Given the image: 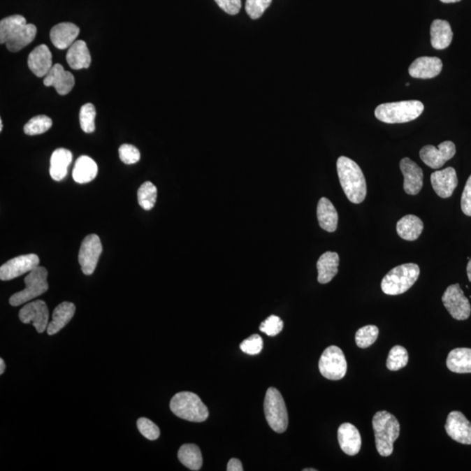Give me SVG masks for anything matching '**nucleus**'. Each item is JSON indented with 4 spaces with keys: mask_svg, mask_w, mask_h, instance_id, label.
I'll return each mask as SVG.
<instances>
[{
    "mask_svg": "<svg viewBox=\"0 0 471 471\" xmlns=\"http://www.w3.org/2000/svg\"><path fill=\"white\" fill-rule=\"evenodd\" d=\"M337 172L349 201L356 205L363 202L367 196V182L360 166L350 158L340 157L337 161Z\"/></svg>",
    "mask_w": 471,
    "mask_h": 471,
    "instance_id": "obj_1",
    "label": "nucleus"
},
{
    "mask_svg": "<svg viewBox=\"0 0 471 471\" xmlns=\"http://www.w3.org/2000/svg\"><path fill=\"white\" fill-rule=\"evenodd\" d=\"M376 449L382 456H389L393 451V442L400 435V423L388 411H379L372 417Z\"/></svg>",
    "mask_w": 471,
    "mask_h": 471,
    "instance_id": "obj_2",
    "label": "nucleus"
},
{
    "mask_svg": "<svg viewBox=\"0 0 471 471\" xmlns=\"http://www.w3.org/2000/svg\"><path fill=\"white\" fill-rule=\"evenodd\" d=\"M423 110L424 105L419 101H403L379 105L375 115L379 121L395 124L414 121Z\"/></svg>",
    "mask_w": 471,
    "mask_h": 471,
    "instance_id": "obj_3",
    "label": "nucleus"
},
{
    "mask_svg": "<svg viewBox=\"0 0 471 471\" xmlns=\"http://www.w3.org/2000/svg\"><path fill=\"white\" fill-rule=\"evenodd\" d=\"M420 268L416 263H404L389 270L382 281V290L388 295L406 293L416 282Z\"/></svg>",
    "mask_w": 471,
    "mask_h": 471,
    "instance_id": "obj_4",
    "label": "nucleus"
},
{
    "mask_svg": "<svg viewBox=\"0 0 471 471\" xmlns=\"http://www.w3.org/2000/svg\"><path fill=\"white\" fill-rule=\"evenodd\" d=\"M170 407L175 416L192 423H203L209 417L208 409L194 393H177L171 399Z\"/></svg>",
    "mask_w": 471,
    "mask_h": 471,
    "instance_id": "obj_5",
    "label": "nucleus"
},
{
    "mask_svg": "<svg viewBox=\"0 0 471 471\" xmlns=\"http://www.w3.org/2000/svg\"><path fill=\"white\" fill-rule=\"evenodd\" d=\"M48 276V270L44 267L38 266L31 270L24 277V284H26V288L23 291H19V293L14 294L10 298L9 302L10 305L19 307V305L27 303V302L45 294L49 288Z\"/></svg>",
    "mask_w": 471,
    "mask_h": 471,
    "instance_id": "obj_6",
    "label": "nucleus"
},
{
    "mask_svg": "<svg viewBox=\"0 0 471 471\" xmlns=\"http://www.w3.org/2000/svg\"><path fill=\"white\" fill-rule=\"evenodd\" d=\"M263 410L267 423L277 433H284L288 427V413L283 396L279 390L270 388L266 391Z\"/></svg>",
    "mask_w": 471,
    "mask_h": 471,
    "instance_id": "obj_7",
    "label": "nucleus"
},
{
    "mask_svg": "<svg viewBox=\"0 0 471 471\" xmlns=\"http://www.w3.org/2000/svg\"><path fill=\"white\" fill-rule=\"evenodd\" d=\"M319 368L321 374L331 381L345 377L347 363L343 351L336 346L328 347L319 358Z\"/></svg>",
    "mask_w": 471,
    "mask_h": 471,
    "instance_id": "obj_8",
    "label": "nucleus"
},
{
    "mask_svg": "<svg viewBox=\"0 0 471 471\" xmlns=\"http://www.w3.org/2000/svg\"><path fill=\"white\" fill-rule=\"evenodd\" d=\"M442 300L449 314L456 321H465L470 318L471 305L459 284L449 286L442 295Z\"/></svg>",
    "mask_w": 471,
    "mask_h": 471,
    "instance_id": "obj_9",
    "label": "nucleus"
},
{
    "mask_svg": "<svg viewBox=\"0 0 471 471\" xmlns=\"http://www.w3.org/2000/svg\"><path fill=\"white\" fill-rule=\"evenodd\" d=\"M103 252L101 239L96 234L87 236L80 246L79 263L85 275H92Z\"/></svg>",
    "mask_w": 471,
    "mask_h": 471,
    "instance_id": "obj_10",
    "label": "nucleus"
},
{
    "mask_svg": "<svg viewBox=\"0 0 471 471\" xmlns=\"http://www.w3.org/2000/svg\"><path fill=\"white\" fill-rule=\"evenodd\" d=\"M40 263V259L36 254H27L16 256L3 263L0 267V280L8 281L30 273L36 268Z\"/></svg>",
    "mask_w": 471,
    "mask_h": 471,
    "instance_id": "obj_11",
    "label": "nucleus"
},
{
    "mask_svg": "<svg viewBox=\"0 0 471 471\" xmlns=\"http://www.w3.org/2000/svg\"><path fill=\"white\" fill-rule=\"evenodd\" d=\"M456 152V145L451 140L442 143L438 147L433 145L424 146L420 150V157L427 166L437 170L452 159Z\"/></svg>",
    "mask_w": 471,
    "mask_h": 471,
    "instance_id": "obj_12",
    "label": "nucleus"
},
{
    "mask_svg": "<svg viewBox=\"0 0 471 471\" xmlns=\"http://www.w3.org/2000/svg\"><path fill=\"white\" fill-rule=\"evenodd\" d=\"M19 317L24 324H33L38 333L48 329L49 311L47 304L43 300H34L20 309Z\"/></svg>",
    "mask_w": 471,
    "mask_h": 471,
    "instance_id": "obj_13",
    "label": "nucleus"
},
{
    "mask_svg": "<svg viewBox=\"0 0 471 471\" xmlns=\"http://www.w3.org/2000/svg\"><path fill=\"white\" fill-rule=\"evenodd\" d=\"M446 433L459 444L471 445V423L459 411L449 413L445 424Z\"/></svg>",
    "mask_w": 471,
    "mask_h": 471,
    "instance_id": "obj_14",
    "label": "nucleus"
},
{
    "mask_svg": "<svg viewBox=\"0 0 471 471\" xmlns=\"http://www.w3.org/2000/svg\"><path fill=\"white\" fill-rule=\"evenodd\" d=\"M404 177V191L409 195H417L423 187V171L418 164L405 157L400 161Z\"/></svg>",
    "mask_w": 471,
    "mask_h": 471,
    "instance_id": "obj_15",
    "label": "nucleus"
},
{
    "mask_svg": "<svg viewBox=\"0 0 471 471\" xmlns=\"http://www.w3.org/2000/svg\"><path fill=\"white\" fill-rule=\"evenodd\" d=\"M431 184L437 196L442 198H451L458 184V175L454 168L449 167L431 174Z\"/></svg>",
    "mask_w": 471,
    "mask_h": 471,
    "instance_id": "obj_16",
    "label": "nucleus"
},
{
    "mask_svg": "<svg viewBox=\"0 0 471 471\" xmlns=\"http://www.w3.org/2000/svg\"><path fill=\"white\" fill-rule=\"evenodd\" d=\"M43 83L45 87H54L61 96H66L71 92L75 80L72 73L66 71L61 64H55L45 75Z\"/></svg>",
    "mask_w": 471,
    "mask_h": 471,
    "instance_id": "obj_17",
    "label": "nucleus"
},
{
    "mask_svg": "<svg viewBox=\"0 0 471 471\" xmlns=\"http://www.w3.org/2000/svg\"><path fill=\"white\" fill-rule=\"evenodd\" d=\"M442 69V62L437 57L417 58L410 65L409 73L411 77L416 79H432L440 75Z\"/></svg>",
    "mask_w": 471,
    "mask_h": 471,
    "instance_id": "obj_18",
    "label": "nucleus"
},
{
    "mask_svg": "<svg viewBox=\"0 0 471 471\" xmlns=\"http://www.w3.org/2000/svg\"><path fill=\"white\" fill-rule=\"evenodd\" d=\"M28 66L31 72L38 77H44L50 72L52 66V57L48 45H41L35 48L28 56Z\"/></svg>",
    "mask_w": 471,
    "mask_h": 471,
    "instance_id": "obj_19",
    "label": "nucleus"
},
{
    "mask_svg": "<svg viewBox=\"0 0 471 471\" xmlns=\"http://www.w3.org/2000/svg\"><path fill=\"white\" fill-rule=\"evenodd\" d=\"M338 441L340 448L347 455L355 456L361 451V434L353 424L347 423L340 425L338 430Z\"/></svg>",
    "mask_w": 471,
    "mask_h": 471,
    "instance_id": "obj_20",
    "label": "nucleus"
},
{
    "mask_svg": "<svg viewBox=\"0 0 471 471\" xmlns=\"http://www.w3.org/2000/svg\"><path fill=\"white\" fill-rule=\"evenodd\" d=\"M80 34V28L69 22L59 23L52 28L50 38L52 43L59 49H66L75 43Z\"/></svg>",
    "mask_w": 471,
    "mask_h": 471,
    "instance_id": "obj_21",
    "label": "nucleus"
},
{
    "mask_svg": "<svg viewBox=\"0 0 471 471\" xmlns=\"http://www.w3.org/2000/svg\"><path fill=\"white\" fill-rule=\"evenodd\" d=\"M75 314V305L71 302H63L52 312V321L49 322L47 332L48 335H55L68 324Z\"/></svg>",
    "mask_w": 471,
    "mask_h": 471,
    "instance_id": "obj_22",
    "label": "nucleus"
},
{
    "mask_svg": "<svg viewBox=\"0 0 471 471\" xmlns=\"http://www.w3.org/2000/svg\"><path fill=\"white\" fill-rule=\"evenodd\" d=\"M340 256L338 253L326 252L321 256L317 262L318 281L321 284H328L338 273Z\"/></svg>",
    "mask_w": 471,
    "mask_h": 471,
    "instance_id": "obj_23",
    "label": "nucleus"
},
{
    "mask_svg": "<svg viewBox=\"0 0 471 471\" xmlns=\"http://www.w3.org/2000/svg\"><path fill=\"white\" fill-rule=\"evenodd\" d=\"M319 226L328 233H335L338 226V212L331 201L326 198L319 199L317 207Z\"/></svg>",
    "mask_w": 471,
    "mask_h": 471,
    "instance_id": "obj_24",
    "label": "nucleus"
},
{
    "mask_svg": "<svg viewBox=\"0 0 471 471\" xmlns=\"http://www.w3.org/2000/svg\"><path fill=\"white\" fill-rule=\"evenodd\" d=\"M70 68L75 70L89 68L91 55L85 41H77L68 48L66 56Z\"/></svg>",
    "mask_w": 471,
    "mask_h": 471,
    "instance_id": "obj_25",
    "label": "nucleus"
},
{
    "mask_svg": "<svg viewBox=\"0 0 471 471\" xmlns=\"http://www.w3.org/2000/svg\"><path fill=\"white\" fill-rule=\"evenodd\" d=\"M430 35L432 47L437 50L447 48L451 44L453 31L448 21L434 20L431 24Z\"/></svg>",
    "mask_w": 471,
    "mask_h": 471,
    "instance_id": "obj_26",
    "label": "nucleus"
},
{
    "mask_svg": "<svg viewBox=\"0 0 471 471\" xmlns=\"http://www.w3.org/2000/svg\"><path fill=\"white\" fill-rule=\"evenodd\" d=\"M71 151L58 149L52 153L50 160V175L55 181H61L68 175L70 164L72 163Z\"/></svg>",
    "mask_w": 471,
    "mask_h": 471,
    "instance_id": "obj_27",
    "label": "nucleus"
},
{
    "mask_svg": "<svg viewBox=\"0 0 471 471\" xmlns=\"http://www.w3.org/2000/svg\"><path fill=\"white\" fill-rule=\"evenodd\" d=\"M396 231L404 240L414 241L423 233V222L416 216L407 215L397 222Z\"/></svg>",
    "mask_w": 471,
    "mask_h": 471,
    "instance_id": "obj_28",
    "label": "nucleus"
},
{
    "mask_svg": "<svg viewBox=\"0 0 471 471\" xmlns=\"http://www.w3.org/2000/svg\"><path fill=\"white\" fill-rule=\"evenodd\" d=\"M447 367L453 372L470 374L471 372V349L465 347L453 349L449 352L446 361Z\"/></svg>",
    "mask_w": 471,
    "mask_h": 471,
    "instance_id": "obj_29",
    "label": "nucleus"
},
{
    "mask_svg": "<svg viewBox=\"0 0 471 471\" xmlns=\"http://www.w3.org/2000/svg\"><path fill=\"white\" fill-rule=\"evenodd\" d=\"M98 167L92 158L82 156L77 159L73 171V178L78 184H87L96 177Z\"/></svg>",
    "mask_w": 471,
    "mask_h": 471,
    "instance_id": "obj_30",
    "label": "nucleus"
},
{
    "mask_svg": "<svg viewBox=\"0 0 471 471\" xmlns=\"http://www.w3.org/2000/svg\"><path fill=\"white\" fill-rule=\"evenodd\" d=\"M27 24L21 15H13L0 21V43L6 44Z\"/></svg>",
    "mask_w": 471,
    "mask_h": 471,
    "instance_id": "obj_31",
    "label": "nucleus"
},
{
    "mask_svg": "<svg viewBox=\"0 0 471 471\" xmlns=\"http://www.w3.org/2000/svg\"><path fill=\"white\" fill-rule=\"evenodd\" d=\"M178 459L186 468L199 470L203 465L201 451L196 444L182 445L178 451Z\"/></svg>",
    "mask_w": 471,
    "mask_h": 471,
    "instance_id": "obj_32",
    "label": "nucleus"
},
{
    "mask_svg": "<svg viewBox=\"0 0 471 471\" xmlns=\"http://www.w3.org/2000/svg\"><path fill=\"white\" fill-rule=\"evenodd\" d=\"M36 34L37 27L34 24H27L12 40L7 42L6 48L10 52H19L34 41Z\"/></svg>",
    "mask_w": 471,
    "mask_h": 471,
    "instance_id": "obj_33",
    "label": "nucleus"
},
{
    "mask_svg": "<svg viewBox=\"0 0 471 471\" xmlns=\"http://www.w3.org/2000/svg\"><path fill=\"white\" fill-rule=\"evenodd\" d=\"M138 203L143 210H150L156 205L157 189L151 182H145L138 189Z\"/></svg>",
    "mask_w": 471,
    "mask_h": 471,
    "instance_id": "obj_34",
    "label": "nucleus"
},
{
    "mask_svg": "<svg viewBox=\"0 0 471 471\" xmlns=\"http://www.w3.org/2000/svg\"><path fill=\"white\" fill-rule=\"evenodd\" d=\"M407 362H409V353L405 347L396 346L390 350L386 365L390 371H398L406 367Z\"/></svg>",
    "mask_w": 471,
    "mask_h": 471,
    "instance_id": "obj_35",
    "label": "nucleus"
},
{
    "mask_svg": "<svg viewBox=\"0 0 471 471\" xmlns=\"http://www.w3.org/2000/svg\"><path fill=\"white\" fill-rule=\"evenodd\" d=\"M52 126L51 118L47 115H37L31 118L24 126V132L27 136H37L48 131Z\"/></svg>",
    "mask_w": 471,
    "mask_h": 471,
    "instance_id": "obj_36",
    "label": "nucleus"
},
{
    "mask_svg": "<svg viewBox=\"0 0 471 471\" xmlns=\"http://www.w3.org/2000/svg\"><path fill=\"white\" fill-rule=\"evenodd\" d=\"M379 329L377 326L368 325L358 330L355 335V342L361 349H368L377 340Z\"/></svg>",
    "mask_w": 471,
    "mask_h": 471,
    "instance_id": "obj_37",
    "label": "nucleus"
},
{
    "mask_svg": "<svg viewBox=\"0 0 471 471\" xmlns=\"http://www.w3.org/2000/svg\"><path fill=\"white\" fill-rule=\"evenodd\" d=\"M96 110L92 103L83 105L80 111V126L85 133H93L96 130Z\"/></svg>",
    "mask_w": 471,
    "mask_h": 471,
    "instance_id": "obj_38",
    "label": "nucleus"
},
{
    "mask_svg": "<svg viewBox=\"0 0 471 471\" xmlns=\"http://www.w3.org/2000/svg\"><path fill=\"white\" fill-rule=\"evenodd\" d=\"M273 0H246L245 10L252 20H258L272 3Z\"/></svg>",
    "mask_w": 471,
    "mask_h": 471,
    "instance_id": "obj_39",
    "label": "nucleus"
},
{
    "mask_svg": "<svg viewBox=\"0 0 471 471\" xmlns=\"http://www.w3.org/2000/svg\"><path fill=\"white\" fill-rule=\"evenodd\" d=\"M137 428H138L140 433L150 441L157 440L160 437L159 428L147 418H140L137 421Z\"/></svg>",
    "mask_w": 471,
    "mask_h": 471,
    "instance_id": "obj_40",
    "label": "nucleus"
},
{
    "mask_svg": "<svg viewBox=\"0 0 471 471\" xmlns=\"http://www.w3.org/2000/svg\"><path fill=\"white\" fill-rule=\"evenodd\" d=\"M284 322L277 316L272 315L260 325L259 330L268 336H276L282 331Z\"/></svg>",
    "mask_w": 471,
    "mask_h": 471,
    "instance_id": "obj_41",
    "label": "nucleus"
},
{
    "mask_svg": "<svg viewBox=\"0 0 471 471\" xmlns=\"http://www.w3.org/2000/svg\"><path fill=\"white\" fill-rule=\"evenodd\" d=\"M263 347V339L259 335H253L240 344V349L242 352L249 355H256L261 353Z\"/></svg>",
    "mask_w": 471,
    "mask_h": 471,
    "instance_id": "obj_42",
    "label": "nucleus"
},
{
    "mask_svg": "<svg viewBox=\"0 0 471 471\" xmlns=\"http://www.w3.org/2000/svg\"><path fill=\"white\" fill-rule=\"evenodd\" d=\"M119 159L125 164H136L140 160V154L137 147L130 144H123L119 149Z\"/></svg>",
    "mask_w": 471,
    "mask_h": 471,
    "instance_id": "obj_43",
    "label": "nucleus"
},
{
    "mask_svg": "<svg viewBox=\"0 0 471 471\" xmlns=\"http://www.w3.org/2000/svg\"><path fill=\"white\" fill-rule=\"evenodd\" d=\"M221 9L230 15H236L241 9V0H215Z\"/></svg>",
    "mask_w": 471,
    "mask_h": 471,
    "instance_id": "obj_44",
    "label": "nucleus"
},
{
    "mask_svg": "<svg viewBox=\"0 0 471 471\" xmlns=\"http://www.w3.org/2000/svg\"><path fill=\"white\" fill-rule=\"evenodd\" d=\"M461 207L463 212L465 215L471 217V175L467 180L465 189H463Z\"/></svg>",
    "mask_w": 471,
    "mask_h": 471,
    "instance_id": "obj_45",
    "label": "nucleus"
},
{
    "mask_svg": "<svg viewBox=\"0 0 471 471\" xmlns=\"http://www.w3.org/2000/svg\"><path fill=\"white\" fill-rule=\"evenodd\" d=\"M228 471H242V463L237 458L231 459L227 465Z\"/></svg>",
    "mask_w": 471,
    "mask_h": 471,
    "instance_id": "obj_46",
    "label": "nucleus"
},
{
    "mask_svg": "<svg viewBox=\"0 0 471 471\" xmlns=\"http://www.w3.org/2000/svg\"><path fill=\"white\" fill-rule=\"evenodd\" d=\"M6 370V364L3 358H0V375H3Z\"/></svg>",
    "mask_w": 471,
    "mask_h": 471,
    "instance_id": "obj_47",
    "label": "nucleus"
},
{
    "mask_svg": "<svg viewBox=\"0 0 471 471\" xmlns=\"http://www.w3.org/2000/svg\"><path fill=\"white\" fill-rule=\"evenodd\" d=\"M467 275H468L469 280L471 282V259H470L468 266H467Z\"/></svg>",
    "mask_w": 471,
    "mask_h": 471,
    "instance_id": "obj_48",
    "label": "nucleus"
},
{
    "mask_svg": "<svg viewBox=\"0 0 471 471\" xmlns=\"http://www.w3.org/2000/svg\"><path fill=\"white\" fill-rule=\"evenodd\" d=\"M440 1L445 3H449L460 2L461 1V0H440Z\"/></svg>",
    "mask_w": 471,
    "mask_h": 471,
    "instance_id": "obj_49",
    "label": "nucleus"
},
{
    "mask_svg": "<svg viewBox=\"0 0 471 471\" xmlns=\"http://www.w3.org/2000/svg\"><path fill=\"white\" fill-rule=\"evenodd\" d=\"M3 129V122L2 119H0V131H2Z\"/></svg>",
    "mask_w": 471,
    "mask_h": 471,
    "instance_id": "obj_50",
    "label": "nucleus"
},
{
    "mask_svg": "<svg viewBox=\"0 0 471 471\" xmlns=\"http://www.w3.org/2000/svg\"><path fill=\"white\" fill-rule=\"evenodd\" d=\"M304 470V471H308V470L315 471L316 470H314V469H305V470Z\"/></svg>",
    "mask_w": 471,
    "mask_h": 471,
    "instance_id": "obj_51",
    "label": "nucleus"
}]
</instances>
